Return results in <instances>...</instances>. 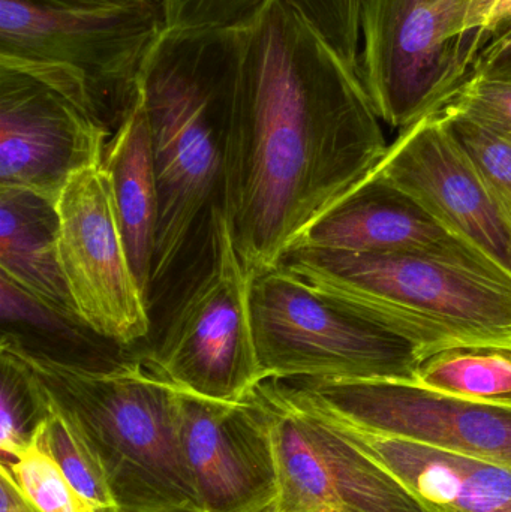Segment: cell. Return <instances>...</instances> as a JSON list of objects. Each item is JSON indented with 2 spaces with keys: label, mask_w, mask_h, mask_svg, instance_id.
Instances as JSON below:
<instances>
[{
  "label": "cell",
  "mask_w": 511,
  "mask_h": 512,
  "mask_svg": "<svg viewBox=\"0 0 511 512\" xmlns=\"http://www.w3.org/2000/svg\"><path fill=\"white\" fill-rule=\"evenodd\" d=\"M0 367V450L12 457L36 441L51 411L23 367L5 354H0Z\"/></svg>",
  "instance_id": "21"
},
{
  "label": "cell",
  "mask_w": 511,
  "mask_h": 512,
  "mask_svg": "<svg viewBox=\"0 0 511 512\" xmlns=\"http://www.w3.org/2000/svg\"><path fill=\"white\" fill-rule=\"evenodd\" d=\"M441 113L511 216V141L464 117Z\"/></svg>",
  "instance_id": "24"
},
{
  "label": "cell",
  "mask_w": 511,
  "mask_h": 512,
  "mask_svg": "<svg viewBox=\"0 0 511 512\" xmlns=\"http://www.w3.org/2000/svg\"><path fill=\"white\" fill-rule=\"evenodd\" d=\"M308 399L357 450L393 475L429 512H511L510 469L354 426Z\"/></svg>",
  "instance_id": "15"
},
{
  "label": "cell",
  "mask_w": 511,
  "mask_h": 512,
  "mask_svg": "<svg viewBox=\"0 0 511 512\" xmlns=\"http://www.w3.org/2000/svg\"><path fill=\"white\" fill-rule=\"evenodd\" d=\"M249 309L263 379L416 382L423 361L410 343L282 265L249 277Z\"/></svg>",
  "instance_id": "6"
},
{
  "label": "cell",
  "mask_w": 511,
  "mask_h": 512,
  "mask_svg": "<svg viewBox=\"0 0 511 512\" xmlns=\"http://www.w3.org/2000/svg\"><path fill=\"white\" fill-rule=\"evenodd\" d=\"M279 265L416 349L511 351V282L468 262L411 254L291 249Z\"/></svg>",
  "instance_id": "3"
},
{
  "label": "cell",
  "mask_w": 511,
  "mask_h": 512,
  "mask_svg": "<svg viewBox=\"0 0 511 512\" xmlns=\"http://www.w3.org/2000/svg\"><path fill=\"white\" fill-rule=\"evenodd\" d=\"M0 512H41L30 504L8 472L0 468Z\"/></svg>",
  "instance_id": "27"
},
{
  "label": "cell",
  "mask_w": 511,
  "mask_h": 512,
  "mask_svg": "<svg viewBox=\"0 0 511 512\" xmlns=\"http://www.w3.org/2000/svg\"><path fill=\"white\" fill-rule=\"evenodd\" d=\"M54 207L57 255L80 324L122 345L144 339L149 297L129 259L104 155L69 176Z\"/></svg>",
  "instance_id": "10"
},
{
  "label": "cell",
  "mask_w": 511,
  "mask_h": 512,
  "mask_svg": "<svg viewBox=\"0 0 511 512\" xmlns=\"http://www.w3.org/2000/svg\"><path fill=\"white\" fill-rule=\"evenodd\" d=\"M363 0H261L222 29L221 206L248 277L368 182L389 143L362 69Z\"/></svg>",
  "instance_id": "1"
},
{
  "label": "cell",
  "mask_w": 511,
  "mask_h": 512,
  "mask_svg": "<svg viewBox=\"0 0 511 512\" xmlns=\"http://www.w3.org/2000/svg\"><path fill=\"white\" fill-rule=\"evenodd\" d=\"M2 280L63 321H78L57 255L53 201L23 189L0 188Z\"/></svg>",
  "instance_id": "17"
},
{
  "label": "cell",
  "mask_w": 511,
  "mask_h": 512,
  "mask_svg": "<svg viewBox=\"0 0 511 512\" xmlns=\"http://www.w3.org/2000/svg\"><path fill=\"white\" fill-rule=\"evenodd\" d=\"M111 132L39 81L0 68V188L54 203L75 170L104 155Z\"/></svg>",
  "instance_id": "14"
},
{
  "label": "cell",
  "mask_w": 511,
  "mask_h": 512,
  "mask_svg": "<svg viewBox=\"0 0 511 512\" xmlns=\"http://www.w3.org/2000/svg\"><path fill=\"white\" fill-rule=\"evenodd\" d=\"M36 442L45 453L53 457L66 480L93 511L116 507L98 460L57 412H50L39 430Z\"/></svg>",
  "instance_id": "20"
},
{
  "label": "cell",
  "mask_w": 511,
  "mask_h": 512,
  "mask_svg": "<svg viewBox=\"0 0 511 512\" xmlns=\"http://www.w3.org/2000/svg\"><path fill=\"white\" fill-rule=\"evenodd\" d=\"M0 468L8 472L30 504L41 512H93L53 457L36 441L15 456H2Z\"/></svg>",
  "instance_id": "22"
},
{
  "label": "cell",
  "mask_w": 511,
  "mask_h": 512,
  "mask_svg": "<svg viewBox=\"0 0 511 512\" xmlns=\"http://www.w3.org/2000/svg\"><path fill=\"white\" fill-rule=\"evenodd\" d=\"M41 2L66 6V8H114V6L141 5L149 0H41Z\"/></svg>",
  "instance_id": "28"
},
{
  "label": "cell",
  "mask_w": 511,
  "mask_h": 512,
  "mask_svg": "<svg viewBox=\"0 0 511 512\" xmlns=\"http://www.w3.org/2000/svg\"><path fill=\"white\" fill-rule=\"evenodd\" d=\"M299 246L356 254L435 256L500 274L416 201L372 176L318 221L296 248Z\"/></svg>",
  "instance_id": "16"
},
{
  "label": "cell",
  "mask_w": 511,
  "mask_h": 512,
  "mask_svg": "<svg viewBox=\"0 0 511 512\" xmlns=\"http://www.w3.org/2000/svg\"><path fill=\"white\" fill-rule=\"evenodd\" d=\"M441 110L511 141V81L471 74Z\"/></svg>",
  "instance_id": "23"
},
{
  "label": "cell",
  "mask_w": 511,
  "mask_h": 512,
  "mask_svg": "<svg viewBox=\"0 0 511 512\" xmlns=\"http://www.w3.org/2000/svg\"><path fill=\"white\" fill-rule=\"evenodd\" d=\"M93 512H119L116 507L101 508V510H95Z\"/></svg>",
  "instance_id": "29"
},
{
  "label": "cell",
  "mask_w": 511,
  "mask_h": 512,
  "mask_svg": "<svg viewBox=\"0 0 511 512\" xmlns=\"http://www.w3.org/2000/svg\"><path fill=\"white\" fill-rule=\"evenodd\" d=\"M470 0H363L362 69L381 122L408 128L468 80L476 42Z\"/></svg>",
  "instance_id": "7"
},
{
  "label": "cell",
  "mask_w": 511,
  "mask_h": 512,
  "mask_svg": "<svg viewBox=\"0 0 511 512\" xmlns=\"http://www.w3.org/2000/svg\"><path fill=\"white\" fill-rule=\"evenodd\" d=\"M264 512H282L281 510H278V507H276V504L273 505V507H270L269 510Z\"/></svg>",
  "instance_id": "30"
},
{
  "label": "cell",
  "mask_w": 511,
  "mask_h": 512,
  "mask_svg": "<svg viewBox=\"0 0 511 512\" xmlns=\"http://www.w3.org/2000/svg\"><path fill=\"white\" fill-rule=\"evenodd\" d=\"M222 29L162 30L140 75L158 183L152 282L179 261L222 188Z\"/></svg>",
  "instance_id": "4"
},
{
  "label": "cell",
  "mask_w": 511,
  "mask_h": 512,
  "mask_svg": "<svg viewBox=\"0 0 511 512\" xmlns=\"http://www.w3.org/2000/svg\"><path fill=\"white\" fill-rule=\"evenodd\" d=\"M210 249L209 271L186 295L150 357L180 390L240 402L263 376L249 309V277L219 204L210 209Z\"/></svg>",
  "instance_id": "9"
},
{
  "label": "cell",
  "mask_w": 511,
  "mask_h": 512,
  "mask_svg": "<svg viewBox=\"0 0 511 512\" xmlns=\"http://www.w3.org/2000/svg\"><path fill=\"white\" fill-rule=\"evenodd\" d=\"M104 165L113 186L117 215L132 268L141 289L149 297L159 197L152 134L141 90L108 138Z\"/></svg>",
  "instance_id": "18"
},
{
  "label": "cell",
  "mask_w": 511,
  "mask_h": 512,
  "mask_svg": "<svg viewBox=\"0 0 511 512\" xmlns=\"http://www.w3.org/2000/svg\"><path fill=\"white\" fill-rule=\"evenodd\" d=\"M164 27L161 0L114 8L0 0V68L116 126L140 93L141 69Z\"/></svg>",
  "instance_id": "5"
},
{
  "label": "cell",
  "mask_w": 511,
  "mask_h": 512,
  "mask_svg": "<svg viewBox=\"0 0 511 512\" xmlns=\"http://www.w3.org/2000/svg\"><path fill=\"white\" fill-rule=\"evenodd\" d=\"M0 354L30 376L51 411L98 460L119 512H203L180 438L179 388L152 357L86 366L5 333Z\"/></svg>",
  "instance_id": "2"
},
{
  "label": "cell",
  "mask_w": 511,
  "mask_h": 512,
  "mask_svg": "<svg viewBox=\"0 0 511 512\" xmlns=\"http://www.w3.org/2000/svg\"><path fill=\"white\" fill-rule=\"evenodd\" d=\"M261 0H161L165 29H227L245 20Z\"/></svg>",
  "instance_id": "25"
},
{
  "label": "cell",
  "mask_w": 511,
  "mask_h": 512,
  "mask_svg": "<svg viewBox=\"0 0 511 512\" xmlns=\"http://www.w3.org/2000/svg\"><path fill=\"white\" fill-rule=\"evenodd\" d=\"M511 30V0H470L465 32L476 42L477 56L483 48ZM476 63V62H474Z\"/></svg>",
  "instance_id": "26"
},
{
  "label": "cell",
  "mask_w": 511,
  "mask_h": 512,
  "mask_svg": "<svg viewBox=\"0 0 511 512\" xmlns=\"http://www.w3.org/2000/svg\"><path fill=\"white\" fill-rule=\"evenodd\" d=\"M180 438L203 512H264L279 496L275 444L254 394L219 402L180 390Z\"/></svg>",
  "instance_id": "13"
},
{
  "label": "cell",
  "mask_w": 511,
  "mask_h": 512,
  "mask_svg": "<svg viewBox=\"0 0 511 512\" xmlns=\"http://www.w3.org/2000/svg\"><path fill=\"white\" fill-rule=\"evenodd\" d=\"M251 393L269 418L282 512H429L389 472L357 450L290 379Z\"/></svg>",
  "instance_id": "8"
},
{
  "label": "cell",
  "mask_w": 511,
  "mask_h": 512,
  "mask_svg": "<svg viewBox=\"0 0 511 512\" xmlns=\"http://www.w3.org/2000/svg\"><path fill=\"white\" fill-rule=\"evenodd\" d=\"M291 381L324 411L354 426L476 457L511 471V402L458 399L416 382Z\"/></svg>",
  "instance_id": "12"
},
{
  "label": "cell",
  "mask_w": 511,
  "mask_h": 512,
  "mask_svg": "<svg viewBox=\"0 0 511 512\" xmlns=\"http://www.w3.org/2000/svg\"><path fill=\"white\" fill-rule=\"evenodd\" d=\"M372 177L416 201L511 282V216L440 108L399 132Z\"/></svg>",
  "instance_id": "11"
},
{
  "label": "cell",
  "mask_w": 511,
  "mask_h": 512,
  "mask_svg": "<svg viewBox=\"0 0 511 512\" xmlns=\"http://www.w3.org/2000/svg\"><path fill=\"white\" fill-rule=\"evenodd\" d=\"M416 384L474 402H511V351L452 349L426 358Z\"/></svg>",
  "instance_id": "19"
}]
</instances>
